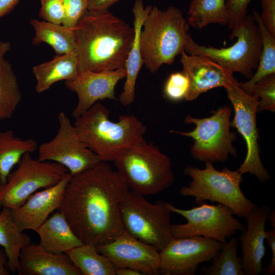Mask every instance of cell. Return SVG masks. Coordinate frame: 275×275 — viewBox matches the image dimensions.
Masks as SVG:
<instances>
[{
  "instance_id": "cell-45",
  "label": "cell",
  "mask_w": 275,
  "mask_h": 275,
  "mask_svg": "<svg viewBox=\"0 0 275 275\" xmlns=\"http://www.w3.org/2000/svg\"><path fill=\"white\" fill-rule=\"evenodd\" d=\"M0 180H1V177H0ZM0 210H1V209H0Z\"/></svg>"
},
{
  "instance_id": "cell-35",
  "label": "cell",
  "mask_w": 275,
  "mask_h": 275,
  "mask_svg": "<svg viewBox=\"0 0 275 275\" xmlns=\"http://www.w3.org/2000/svg\"><path fill=\"white\" fill-rule=\"evenodd\" d=\"M66 18L63 25L75 28L80 17L88 10V0H63Z\"/></svg>"
},
{
  "instance_id": "cell-9",
  "label": "cell",
  "mask_w": 275,
  "mask_h": 275,
  "mask_svg": "<svg viewBox=\"0 0 275 275\" xmlns=\"http://www.w3.org/2000/svg\"><path fill=\"white\" fill-rule=\"evenodd\" d=\"M231 113V108L225 106L207 118H197L188 115L184 122L195 125L192 131L170 132L194 140L190 155L194 159L212 163L225 162L229 155L236 156V150L233 144L236 135L230 130Z\"/></svg>"
},
{
  "instance_id": "cell-42",
  "label": "cell",
  "mask_w": 275,
  "mask_h": 275,
  "mask_svg": "<svg viewBox=\"0 0 275 275\" xmlns=\"http://www.w3.org/2000/svg\"><path fill=\"white\" fill-rule=\"evenodd\" d=\"M116 275H142L139 271L128 267L115 268Z\"/></svg>"
},
{
  "instance_id": "cell-21",
  "label": "cell",
  "mask_w": 275,
  "mask_h": 275,
  "mask_svg": "<svg viewBox=\"0 0 275 275\" xmlns=\"http://www.w3.org/2000/svg\"><path fill=\"white\" fill-rule=\"evenodd\" d=\"M152 7L150 5L145 7L143 0H135L132 9L134 38L125 63V82L119 96L120 103L124 106L130 105L134 100L136 79L144 63L141 49L140 34L144 21Z\"/></svg>"
},
{
  "instance_id": "cell-44",
  "label": "cell",
  "mask_w": 275,
  "mask_h": 275,
  "mask_svg": "<svg viewBox=\"0 0 275 275\" xmlns=\"http://www.w3.org/2000/svg\"><path fill=\"white\" fill-rule=\"evenodd\" d=\"M267 220L271 222V225L272 228H275V212L274 210L272 211H270L269 213Z\"/></svg>"
},
{
  "instance_id": "cell-4",
  "label": "cell",
  "mask_w": 275,
  "mask_h": 275,
  "mask_svg": "<svg viewBox=\"0 0 275 275\" xmlns=\"http://www.w3.org/2000/svg\"><path fill=\"white\" fill-rule=\"evenodd\" d=\"M189 26L178 8L171 6L162 10L152 6L140 34L144 64L150 73L156 72L164 64H172L185 51Z\"/></svg>"
},
{
  "instance_id": "cell-28",
  "label": "cell",
  "mask_w": 275,
  "mask_h": 275,
  "mask_svg": "<svg viewBox=\"0 0 275 275\" xmlns=\"http://www.w3.org/2000/svg\"><path fill=\"white\" fill-rule=\"evenodd\" d=\"M187 21L189 25L197 29L212 23L227 24L228 14L226 0H191Z\"/></svg>"
},
{
  "instance_id": "cell-2",
  "label": "cell",
  "mask_w": 275,
  "mask_h": 275,
  "mask_svg": "<svg viewBox=\"0 0 275 275\" xmlns=\"http://www.w3.org/2000/svg\"><path fill=\"white\" fill-rule=\"evenodd\" d=\"M80 73L125 68L134 38V29L105 10H87L75 27Z\"/></svg>"
},
{
  "instance_id": "cell-37",
  "label": "cell",
  "mask_w": 275,
  "mask_h": 275,
  "mask_svg": "<svg viewBox=\"0 0 275 275\" xmlns=\"http://www.w3.org/2000/svg\"><path fill=\"white\" fill-rule=\"evenodd\" d=\"M262 12L260 18L267 29L275 35V0H260Z\"/></svg>"
},
{
  "instance_id": "cell-16",
  "label": "cell",
  "mask_w": 275,
  "mask_h": 275,
  "mask_svg": "<svg viewBox=\"0 0 275 275\" xmlns=\"http://www.w3.org/2000/svg\"><path fill=\"white\" fill-rule=\"evenodd\" d=\"M126 77L125 68L99 72L80 73L74 79L65 81L66 87L75 92L78 102L72 112L76 119L99 100L116 99L115 87Z\"/></svg>"
},
{
  "instance_id": "cell-7",
  "label": "cell",
  "mask_w": 275,
  "mask_h": 275,
  "mask_svg": "<svg viewBox=\"0 0 275 275\" xmlns=\"http://www.w3.org/2000/svg\"><path fill=\"white\" fill-rule=\"evenodd\" d=\"M237 41L227 48H215L198 44L189 35L185 51L205 57L224 68L241 73L249 79L254 75L262 51L261 35L253 15H246L231 30L230 39Z\"/></svg>"
},
{
  "instance_id": "cell-1",
  "label": "cell",
  "mask_w": 275,
  "mask_h": 275,
  "mask_svg": "<svg viewBox=\"0 0 275 275\" xmlns=\"http://www.w3.org/2000/svg\"><path fill=\"white\" fill-rule=\"evenodd\" d=\"M129 190L121 175L106 161H100L71 176L60 211L84 243H105L125 231L120 204Z\"/></svg>"
},
{
  "instance_id": "cell-38",
  "label": "cell",
  "mask_w": 275,
  "mask_h": 275,
  "mask_svg": "<svg viewBox=\"0 0 275 275\" xmlns=\"http://www.w3.org/2000/svg\"><path fill=\"white\" fill-rule=\"evenodd\" d=\"M271 251V258L269 264L263 269L264 275H273L275 273V228L266 231V239Z\"/></svg>"
},
{
  "instance_id": "cell-5",
  "label": "cell",
  "mask_w": 275,
  "mask_h": 275,
  "mask_svg": "<svg viewBox=\"0 0 275 275\" xmlns=\"http://www.w3.org/2000/svg\"><path fill=\"white\" fill-rule=\"evenodd\" d=\"M113 162L129 190L144 196L162 192L175 180L170 158L144 138Z\"/></svg>"
},
{
  "instance_id": "cell-25",
  "label": "cell",
  "mask_w": 275,
  "mask_h": 275,
  "mask_svg": "<svg viewBox=\"0 0 275 275\" xmlns=\"http://www.w3.org/2000/svg\"><path fill=\"white\" fill-rule=\"evenodd\" d=\"M30 24L35 33L33 39L34 44L46 43L53 48L57 54H67L75 51V28L36 19H32Z\"/></svg>"
},
{
  "instance_id": "cell-30",
  "label": "cell",
  "mask_w": 275,
  "mask_h": 275,
  "mask_svg": "<svg viewBox=\"0 0 275 275\" xmlns=\"http://www.w3.org/2000/svg\"><path fill=\"white\" fill-rule=\"evenodd\" d=\"M21 98L11 64L4 57L0 58V121L12 118Z\"/></svg>"
},
{
  "instance_id": "cell-31",
  "label": "cell",
  "mask_w": 275,
  "mask_h": 275,
  "mask_svg": "<svg viewBox=\"0 0 275 275\" xmlns=\"http://www.w3.org/2000/svg\"><path fill=\"white\" fill-rule=\"evenodd\" d=\"M238 238L231 237L222 243L220 250L211 259V264L201 268L202 275H244L241 258L238 256Z\"/></svg>"
},
{
  "instance_id": "cell-15",
  "label": "cell",
  "mask_w": 275,
  "mask_h": 275,
  "mask_svg": "<svg viewBox=\"0 0 275 275\" xmlns=\"http://www.w3.org/2000/svg\"><path fill=\"white\" fill-rule=\"evenodd\" d=\"M115 268L128 267L146 275L160 274V252L126 231L114 240L96 245Z\"/></svg>"
},
{
  "instance_id": "cell-40",
  "label": "cell",
  "mask_w": 275,
  "mask_h": 275,
  "mask_svg": "<svg viewBox=\"0 0 275 275\" xmlns=\"http://www.w3.org/2000/svg\"><path fill=\"white\" fill-rule=\"evenodd\" d=\"M20 0H0V18L9 13Z\"/></svg>"
},
{
  "instance_id": "cell-32",
  "label": "cell",
  "mask_w": 275,
  "mask_h": 275,
  "mask_svg": "<svg viewBox=\"0 0 275 275\" xmlns=\"http://www.w3.org/2000/svg\"><path fill=\"white\" fill-rule=\"evenodd\" d=\"M259 98L258 112L275 111V74L263 78L246 93Z\"/></svg>"
},
{
  "instance_id": "cell-24",
  "label": "cell",
  "mask_w": 275,
  "mask_h": 275,
  "mask_svg": "<svg viewBox=\"0 0 275 275\" xmlns=\"http://www.w3.org/2000/svg\"><path fill=\"white\" fill-rule=\"evenodd\" d=\"M31 243L30 237L20 230L10 209L0 210V245L7 257V267L15 273L19 268V258L23 248Z\"/></svg>"
},
{
  "instance_id": "cell-36",
  "label": "cell",
  "mask_w": 275,
  "mask_h": 275,
  "mask_svg": "<svg viewBox=\"0 0 275 275\" xmlns=\"http://www.w3.org/2000/svg\"><path fill=\"white\" fill-rule=\"evenodd\" d=\"M252 0H227L226 5L228 14V28L234 26L247 15L248 7Z\"/></svg>"
},
{
  "instance_id": "cell-18",
  "label": "cell",
  "mask_w": 275,
  "mask_h": 275,
  "mask_svg": "<svg viewBox=\"0 0 275 275\" xmlns=\"http://www.w3.org/2000/svg\"><path fill=\"white\" fill-rule=\"evenodd\" d=\"M182 72L189 82L188 92L185 98L193 101L201 94L217 87L226 88L235 79L233 73L213 61L202 56L181 53Z\"/></svg>"
},
{
  "instance_id": "cell-20",
  "label": "cell",
  "mask_w": 275,
  "mask_h": 275,
  "mask_svg": "<svg viewBox=\"0 0 275 275\" xmlns=\"http://www.w3.org/2000/svg\"><path fill=\"white\" fill-rule=\"evenodd\" d=\"M19 275H82L66 254L50 253L39 244L23 248L19 258Z\"/></svg>"
},
{
  "instance_id": "cell-23",
  "label": "cell",
  "mask_w": 275,
  "mask_h": 275,
  "mask_svg": "<svg viewBox=\"0 0 275 275\" xmlns=\"http://www.w3.org/2000/svg\"><path fill=\"white\" fill-rule=\"evenodd\" d=\"M33 73L36 79V91L38 93L48 90L54 84L70 80L80 73L75 51L57 54L51 60L35 66Z\"/></svg>"
},
{
  "instance_id": "cell-6",
  "label": "cell",
  "mask_w": 275,
  "mask_h": 275,
  "mask_svg": "<svg viewBox=\"0 0 275 275\" xmlns=\"http://www.w3.org/2000/svg\"><path fill=\"white\" fill-rule=\"evenodd\" d=\"M205 164L203 169L190 166L184 168V173L191 180L180 189L179 193L182 197H193L198 204L206 201L222 204L239 217H244L257 206L242 193L240 187L242 175L237 170L225 167L219 171L210 162Z\"/></svg>"
},
{
  "instance_id": "cell-34",
  "label": "cell",
  "mask_w": 275,
  "mask_h": 275,
  "mask_svg": "<svg viewBox=\"0 0 275 275\" xmlns=\"http://www.w3.org/2000/svg\"><path fill=\"white\" fill-rule=\"evenodd\" d=\"M39 16L44 21L63 24L66 18V10L63 0H40Z\"/></svg>"
},
{
  "instance_id": "cell-10",
  "label": "cell",
  "mask_w": 275,
  "mask_h": 275,
  "mask_svg": "<svg viewBox=\"0 0 275 275\" xmlns=\"http://www.w3.org/2000/svg\"><path fill=\"white\" fill-rule=\"evenodd\" d=\"M68 172L59 163L34 159L31 153L24 154L6 182L0 183V209L19 207L32 195L57 184Z\"/></svg>"
},
{
  "instance_id": "cell-11",
  "label": "cell",
  "mask_w": 275,
  "mask_h": 275,
  "mask_svg": "<svg viewBox=\"0 0 275 275\" xmlns=\"http://www.w3.org/2000/svg\"><path fill=\"white\" fill-rule=\"evenodd\" d=\"M164 204L171 212L180 215L187 221L184 224L172 225L174 238L201 236L223 243L245 228L230 208L221 204L203 202L188 209L179 208L168 202Z\"/></svg>"
},
{
  "instance_id": "cell-8",
  "label": "cell",
  "mask_w": 275,
  "mask_h": 275,
  "mask_svg": "<svg viewBox=\"0 0 275 275\" xmlns=\"http://www.w3.org/2000/svg\"><path fill=\"white\" fill-rule=\"evenodd\" d=\"M125 230L132 236L158 251L174 237L171 232V212L164 202L151 203L144 196L129 190L120 204Z\"/></svg>"
},
{
  "instance_id": "cell-19",
  "label": "cell",
  "mask_w": 275,
  "mask_h": 275,
  "mask_svg": "<svg viewBox=\"0 0 275 275\" xmlns=\"http://www.w3.org/2000/svg\"><path fill=\"white\" fill-rule=\"evenodd\" d=\"M270 211L267 205L257 206L244 217L246 227L239 236L244 275H258L262 272L266 253L265 224Z\"/></svg>"
},
{
  "instance_id": "cell-26",
  "label": "cell",
  "mask_w": 275,
  "mask_h": 275,
  "mask_svg": "<svg viewBox=\"0 0 275 275\" xmlns=\"http://www.w3.org/2000/svg\"><path fill=\"white\" fill-rule=\"evenodd\" d=\"M38 148L33 139H21L11 130L0 131V183L6 182L12 169L24 154L32 153Z\"/></svg>"
},
{
  "instance_id": "cell-3",
  "label": "cell",
  "mask_w": 275,
  "mask_h": 275,
  "mask_svg": "<svg viewBox=\"0 0 275 275\" xmlns=\"http://www.w3.org/2000/svg\"><path fill=\"white\" fill-rule=\"evenodd\" d=\"M109 111L95 103L75 119L73 124L86 146L103 161H114L127 149L144 138L147 127L133 115L109 120Z\"/></svg>"
},
{
  "instance_id": "cell-41",
  "label": "cell",
  "mask_w": 275,
  "mask_h": 275,
  "mask_svg": "<svg viewBox=\"0 0 275 275\" xmlns=\"http://www.w3.org/2000/svg\"><path fill=\"white\" fill-rule=\"evenodd\" d=\"M7 257L4 249L0 250V275H9L10 272L7 267Z\"/></svg>"
},
{
  "instance_id": "cell-39",
  "label": "cell",
  "mask_w": 275,
  "mask_h": 275,
  "mask_svg": "<svg viewBox=\"0 0 275 275\" xmlns=\"http://www.w3.org/2000/svg\"><path fill=\"white\" fill-rule=\"evenodd\" d=\"M121 0H88V10L100 12L108 10L113 5Z\"/></svg>"
},
{
  "instance_id": "cell-17",
  "label": "cell",
  "mask_w": 275,
  "mask_h": 275,
  "mask_svg": "<svg viewBox=\"0 0 275 275\" xmlns=\"http://www.w3.org/2000/svg\"><path fill=\"white\" fill-rule=\"evenodd\" d=\"M71 175L68 172L57 184L37 191L19 207L10 209L22 231L36 230L57 209H60L66 186Z\"/></svg>"
},
{
  "instance_id": "cell-14",
  "label": "cell",
  "mask_w": 275,
  "mask_h": 275,
  "mask_svg": "<svg viewBox=\"0 0 275 275\" xmlns=\"http://www.w3.org/2000/svg\"><path fill=\"white\" fill-rule=\"evenodd\" d=\"M222 246V242L201 236L174 238L159 252L160 274L195 275L199 265L210 262Z\"/></svg>"
},
{
  "instance_id": "cell-27",
  "label": "cell",
  "mask_w": 275,
  "mask_h": 275,
  "mask_svg": "<svg viewBox=\"0 0 275 275\" xmlns=\"http://www.w3.org/2000/svg\"><path fill=\"white\" fill-rule=\"evenodd\" d=\"M66 254L82 275H116L111 261L98 251L95 245L83 243Z\"/></svg>"
},
{
  "instance_id": "cell-29",
  "label": "cell",
  "mask_w": 275,
  "mask_h": 275,
  "mask_svg": "<svg viewBox=\"0 0 275 275\" xmlns=\"http://www.w3.org/2000/svg\"><path fill=\"white\" fill-rule=\"evenodd\" d=\"M253 16L261 37L262 47L256 72L249 80L238 82L240 88L245 93L263 78L275 74V35L267 29L258 11H254Z\"/></svg>"
},
{
  "instance_id": "cell-43",
  "label": "cell",
  "mask_w": 275,
  "mask_h": 275,
  "mask_svg": "<svg viewBox=\"0 0 275 275\" xmlns=\"http://www.w3.org/2000/svg\"><path fill=\"white\" fill-rule=\"evenodd\" d=\"M10 49V43L8 42L3 41L0 39V58L3 57L4 54Z\"/></svg>"
},
{
  "instance_id": "cell-22",
  "label": "cell",
  "mask_w": 275,
  "mask_h": 275,
  "mask_svg": "<svg viewBox=\"0 0 275 275\" xmlns=\"http://www.w3.org/2000/svg\"><path fill=\"white\" fill-rule=\"evenodd\" d=\"M35 232L39 237L40 246L53 254L66 253L84 243L60 211L51 214Z\"/></svg>"
},
{
  "instance_id": "cell-12",
  "label": "cell",
  "mask_w": 275,
  "mask_h": 275,
  "mask_svg": "<svg viewBox=\"0 0 275 275\" xmlns=\"http://www.w3.org/2000/svg\"><path fill=\"white\" fill-rule=\"evenodd\" d=\"M225 89L234 111L230 127L237 129L245 140L247 147L245 158L237 171L242 175L250 173L260 182H265L270 179V176L260 156L256 121L259 98L244 92L236 79Z\"/></svg>"
},
{
  "instance_id": "cell-33",
  "label": "cell",
  "mask_w": 275,
  "mask_h": 275,
  "mask_svg": "<svg viewBox=\"0 0 275 275\" xmlns=\"http://www.w3.org/2000/svg\"><path fill=\"white\" fill-rule=\"evenodd\" d=\"M189 82L186 75L181 72L172 73L163 88L164 96L170 100L177 101L185 99L189 90Z\"/></svg>"
},
{
  "instance_id": "cell-13",
  "label": "cell",
  "mask_w": 275,
  "mask_h": 275,
  "mask_svg": "<svg viewBox=\"0 0 275 275\" xmlns=\"http://www.w3.org/2000/svg\"><path fill=\"white\" fill-rule=\"evenodd\" d=\"M58 120L59 128L56 135L38 148L39 160L59 163L65 167L72 176L102 161L83 143L65 113H59Z\"/></svg>"
}]
</instances>
